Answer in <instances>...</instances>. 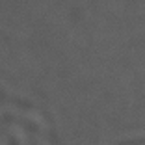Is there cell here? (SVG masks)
<instances>
[]
</instances>
